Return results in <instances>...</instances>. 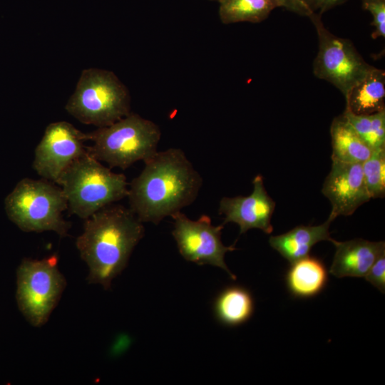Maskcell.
I'll use <instances>...</instances> for the list:
<instances>
[{
  "mask_svg": "<svg viewBox=\"0 0 385 385\" xmlns=\"http://www.w3.org/2000/svg\"><path fill=\"white\" fill-rule=\"evenodd\" d=\"M144 163L127 195L129 208L142 222L158 225L196 200L202 178L182 149L158 151Z\"/></svg>",
  "mask_w": 385,
  "mask_h": 385,
  "instance_id": "1",
  "label": "cell"
},
{
  "mask_svg": "<svg viewBox=\"0 0 385 385\" xmlns=\"http://www.w3.org/2000/svg\"><path fill=\"white\" fill-rule=\"evenodd\" d=\"M143 223L130 208L112 204L85 220L76 247L88 267L90 284L111 287L143 238Z\"/></svg>",
  "mask_w": 385,
  "mask_h": 385,
  "instance_id": "2",
  "label": "cell"
},
{
  "mask_svg": "<svg viewBox=\"0 0 385 385\" xmlns=\"http://www.w3.org/2000/svg\"><path fill=\"white\" fill-rule=\"evenodd\" d=\"M70 212L86 220L101 209L127 197L126 178L111 170L88 150L71 163L56 183Z\"/></svg>",
  "mask_w": 385,
  "mask_h": 385,
  "instance_id": "3",
  "label": "cell"
},
{
  "mask_svg": "<svg viewBox=\"0 0 385 385\" xmlns=\"http://www.w3.org/2000/svg\"><path fill=\"white\" fill-rule=\"evenodd\" d=\"M85 138L93 143L86 149L95 158L110 168L125 170L158 152L161 131L153 121L130 113L110 125L85 133Z\"/></svg>",
  "mask_w": 385,
  "mask_h": 385,
  "instance_id": "4",
  "label": "cell"
},
{
  "mask_svg": "<svg viewBox=\"0 0 385 385\" xmlns=\"http://www.w3.org/2000/svg\"><path fill=\"white\" fill-rule=\"evenodd\" d=\"M65 108L81 123L101 128L131 113L130 96L113 72L91 68L82 71Z\"/></svg>",
  "mask_w": 385,
  "mask_h": 385,
  "instance_id": "5",
  "label": "cell"
},
{
  "mask_svg": "<svg viewBox=\"0 0 385 385\" xmlns=\"http://www.w3.org/2000/svg\"><path fill=\"white\" fill-rule=\"evenodd\" d=\"M8 217L24 232L53 231L67 235L70 224L63 217L68 203L61 187L47 180L24 178L5 199Z\"/></svg>",
  "mask_w": 385,
  "mask_h": 385,
  "instance_id": "6",
  "label": "cell"
},
{
  "mask_svg": "<svg viewBox=\"0 0 385 385\" xmlns=\"http://www.w3.org/2000/svg\"><path fill=\"white\" fill-rule=\"evenodd\" d=\"M16 299L26 320L43 325L58 303L66 281L53 255L42 260L24 259L16 272Z\"/></svg>",
  "mask_w": 385,
  "mask_h": 385,
  "instance_id": "7",
  "label": "cell"
},
{
  "mask_svg": "<svg viewBox=\"0 0 385 385\" xmlns=\"http://www.w3.org/2000/svg\"><path fill=\"white\" fill-rule=\"evenodd\" d=\"M309 18L318 36V52L313 62L314 76L328 81L344 97L374 67L358 52L352 42L331 33L322 21L319 14Z\"/></svg>",
  "mask_w": 385,
  "mask_h": 385,
  "instance_id": "8",
  "label": "cell"
},
{
  "mask_svg": "<svg viewBox=\"0 0 385 385\" xmlns=\"http://www.w3.org/2000/svg\"><path fill=\"white\" fill-rule=\"evenodd\" d=\"M172 218V235L185 260L197 265L218 267L225 270L232 279H236L225 262V254L236 248L233 245L225 246L222 242L223 224L213 225L210 217L206 215L192 220L181 211L173 215Z\"/></svg>",
  "mask_w": 385,
  "mask_h": 385,
  "instance_id": "9",
  "label": "cell"
},
{
  "mask_svg": "<svg viewBox=\"0 0 385 385\" xmlns=\"http://www.w3.org/2000/svg\"><path fill=\"white\" fill-rule=\"evenodd\" d=\"M85 133L67 121L50 123L35 149L33 168L43 179L56 183L63 171L86 151Z\"/></svg>",
  "mask_w": 385,
  "mask_h": 385,
  "instance_id": "10",
  "label": "cell"
},
{
  "mask_svg": "<svg viewBox=\"0 0 385 385\" xmlns=\"http://www.w3.org/2000/svg\"><path fill=\"white\" fill-rule=\"evenodd\" d=\"M253 190L248 196L224 197L220 201L219 214L224 215L223 225L234 222L240 227V234L250 229H260L266 234L273 231L271 219L275 202L268 195L263 178L256 175Z\"/></svg>",
  "mask_w": 385,
  "mask_h": 385,
  "instance_id": "11",
  "label": "cell"
},
{
  "mask_svg": "<svg viewBox=\"0 0 385 385\" xmlns=\"http://www.w3.org/2000/svg\"><path fill=\"white\" fill-rule=\"evenodd\" d=\"M322 192L332 205L329 215L349 216L371 198L366 188L361 163L332 161Z\"/></svg>",
  "mask_w": 385,
  "mask_h": 385,
  "instance_id": "12",
  "label": "cell"
},
{
  "mask_svg": "<svg viewBox=\"0 0 385 385\" xmlns=\"http://www.w3.org/2000/svg\"><path fill=\"white\" fill-rule=\"evenodd\" d=\"M336 247L329 272L338 277H364L377 257L385 251L384 241L354 239L344 242L333 240Z\"/></svg>",
  "mask_w": 385,
  "mask_h": 385,
  "instance_id": "13",
  "label": "cell"
},
{
  "mask_svg": "<svg viewBox=\"0 0 385 385\" xmlns=\"http://www.w3.org/2000/svg\"><path fill=\"white\" fill-rule=\"evenodd\" d=\"M329 215L319 225H299L292 230L269 240L270 246L290 263L309 255L312 247L321 241L332 242L329 227L334 220Z\"/></svg>",
  "mask_w": 385,
  "mask_h": 385,
  "instance_id": "14",
  "label": "cell"
},
{
  "mask_svg": "<svg viewBox=\"0 0 385 385\" xmlns=\"http://www.w3.org/2000/svg\"><path fill=\"white\" fill-rule=\"evenodd\" d=\"M344 98L345 110L355 115L385 111V71L374 66Z\"/></svg>",
  "mask_w": 385,
  "mask_h": 385,
  "instance_id": "15",
  "label": "cell"
},
{
  "mask_svg": "<svg viewBox=\"0 0 385 385\" xmlns=\"http://www.w3.org/2000/svg\"><path fill=\"white\" fill-rule=\"evenodd\" d=\"M290 264L285 279L293 296L309 298L324 289L328 281V271L320 260L308 255Z\"/></svg>",
  "mask_w": 385,
  "mask_h": 385,
  "instance_id": "16",
  "label": "cell"
},
{
  "mask_svg": "<svg viewBox=\"0 0 385 385\" xmlns=\"http://www.w3.org/2000/svg\"><path fill=\"white\" fill-rule=\"evenodd\" d=\"M330 135L332 161L363 163L374 151L359 136L343 113L332 120Z\"/></svg>",
  "mask_w": 385,
  "mask_h": 385,
  "instance_id": "17",
  "label": "cell"
},
{
  "mask_svg": "<svg viewBox=\"0 0 385 385\" xmlns=\"http://www.w3.org/2000/svg\"><path fill=\"white\" fill-rule=\"evenodd\" d=\"M214 310L217 319L230 327L246 322L254 312V300L251 293L240 286H230L217 297Z\"/></svg>",
  "mask_w": 385,
  "mask_h": 385,
  "instance_id": "18",
  "label": "cell"
},
{
  "mask_svg": "<svg viewBox=\"0 0 385 385\" xmlns=\"http://www.w3.org/2000/svg\"><path fill=\"white\" fill-rule=\"evenodd\" d=\"M219 17L222 24L260 23L279 7L277 0H219Z\"/></svg>",
  "mask_w": 385,
  "mask_h": 385,
  "instance_id": "19",
  "label": "cell"
},
{
  "mask_svg": "<svg viewBox=\"0 0 385 385\" xmlns=\"http://www.w3.org/2000/svg\"><path fill=\"white\" fill-rule=\"evenodd\" d=\"M349 124L373 150L385 148V111L369 115L343 113Z\"/></svg>",
  "mask_w": 385,
  "mask_h": 385,
  "instance_id": "20",
  "label": "cell"
},
{
  "mask_svg": "<svg viewBox=\"0 0 385 385\" xmlns=\"http://www.w3.org/2000/svg\"><path fill=\"white\" fill-rule=\"evenodd\" d=\"M361 168L371 198H383L385 195V148L374 150L361 163Z\"/></svg>",
  "mask_w": 385,
  "mask_h": 385,
  "instance_id": "21",
  "label": "cell"
},
{
  "mask_svg": "<svg viewBox=\"0 0 385 385\" xmlns=\"http://www.w3.org/2000/svg\"><path fill=\"white\" fill-rule=\"evenodd\" d=\"M362 7L373 16V38L385 37V0H362Z\"/></svg>",
  "mask_w": 385,
  "mask_h": 385,
  "instance_id": "22",
  "label": "cell"
},
{
  "mask_svg": "<svg viewBox=\"0 0 385 385\" xmlns=\"http://www.w3.org/2000/svg\"><path fill=\"white\" fill-rule=\"evenodd\" d=\"M366 281L376 287L380 292L385 291V251L374 261L364 276Z\"/></svg>",
  "mask_w": 385,
  "mask_h": 385,
  "instance_id": "23",
  "label": "cell"
},
{
  "mask_svg": "<svg viewBox=\"0 0 385 385\" xmlns=\"http://www.w3.org/2000/svg\"><path fill=\"white\" fill-rule=\"evenodd\" d=\"M279 7H283L301 16H310L315 13V0H277Z\"/></svg>",
  "mask_w": 385,
  "mask_h": 385,
  "instance_id": "24",
  "label": "cell"
},
{
  "mask_svg": "<svg viewBox=\"0 0 385 385\" xmlns=\"http://www.w3.org/2000/svg\"><path fill=\"white\" fill-rule=\"evenodd\" d=\"M346 0H315L316 9L320 11V14L337 6L344 3Z\"/></svg>",
  "mask_w": 385,
  "mask_h": 385,
  "instance_id": "25",
  "label": "cell"
},
{
  "mask_svg": "<svg viewBox=\"0 0 385 385\" xmlns=\"http://www.w3.org/2000/svg\"><path fill=\"white\" fill-rule=\"evenodd\" d=\"M211 1H218L219 0H211Z\"/></svg>",
  "mask_w": 385,
  "mask_h": 385,
  "instance_id": "26",
  "label": "cell"
}]
</instances>
